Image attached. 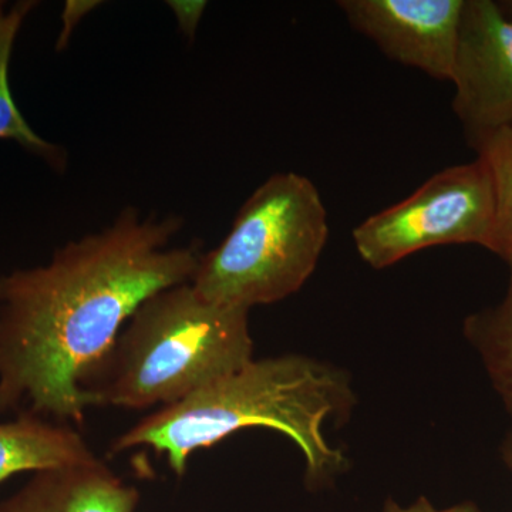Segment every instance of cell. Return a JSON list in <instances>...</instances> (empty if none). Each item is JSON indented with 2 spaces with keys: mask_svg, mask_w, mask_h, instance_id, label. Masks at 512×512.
Instances as JSON below:
<instances>
[{
  "mask_svg": "<svg viewBox=\"0 0 512 512\" xmlns=\"http://www.w3.org/2000/svg\"><path fill=\"white\" fill-rule=\"evenodd\" d=\"M35 6V2H18L9 12L0 15V140L15 141L33 156L42 158L53 170L63 171L67 165L66 151L40 137L29 126L10 89L9 67L16 36Z\"/></svg>",
  "mask_w": 512,
  "mask_h": 512,
  "instance_id": "cell-10",
  "label": "cell"
},
{
  "mask_svg": "<svg viewBox=\"0 0 512 512\" xmlns=\"http://www.w3.org/2000/svg\"><path fill=\"white\" fill-rule=\"evenodd\" d=\"M328 238L316 185L305 175L274 174L242 204L221 244L201 255L190 284L229 308L281 302L311 278Z\"/></svg>",
  "mask_w": 512,
  "mask_h": 512,
  "instance_id": "cell-4",
  "label": "cell"
},
{
  "mask_svg": "<svg viewBox=\"0 0 512 512\" xmlns=\"http://www.w3.org/2000/svg\"><path fill=\"white\" fill-rule=\"evenodd\" d=\"M254 359L249 311L207 301L191 284L154 293L83 380L90 407L171 406Z\"/></svg>",
  "mask_w": 512,
  "mask_h": 512,
  "instance_id": "cell-3",
  "label": "cell"
},
{
  "mask_svg": "<svg viewBox=\"0 0 512 512\" xmlns=\"http://www.w3.org/2000/svg\"><path fill=\"white\" fill-rule=\"evenodd\" d=\"M3 5H5V3L0 2V15H2L3 12H5V6Z\"/></svg>",
  "mask_w": 512,
  "mask_h": 512,
  "instance_id": "cell-17",
  "label": "cell"
},
{
  "mask_svg": "<svg viewBox=\"0 0 512 512\" xmlns=\"http://www.w3.org/2000/svg\"><path fill=\"white\" fill-rule=\"evenodd\" d=\"M501 453H503L505 466L508 467L512 476V429L510 430V433L507 434V437H505Z\"/></svg>",
  "mask_w": 512,
  "mask_h": 512,
  "instance_id": "cell-15",
  "label": "cell"
},
{
  "mask_svg": "<svg viewBox=\"0 0 512 512\" xmlns=\"http://www.w3.org/2000/svg\"><path fill=\"white\" fill-rule=\"evenodd\" d=\"M493 221V184L487 165L477 157L444 168L410 197L370 215L353 229L352 238L367 265L384 269L427 248H487Z\"/></svg>",
  "mask_w": 512,
  "mask_h": 512,
  "instance_id": "cell-5",
  "label": "cell"
},
{
  "mask_svg": "<svg viewBox=\"0 0 512 512\" xmlns=\"http://www.w3.org/2000/svg\"><path fill=\"white\" fill-rule=\"evenodd\" d=\"M464 333L483 360L495 392L512 419V268L504 298L468 316Z\"/></svg>",
  "mask_w": 512,
  "mask_h": 512,
  "instance_id": "cell-11",
  "label": "cell"
},
{
  "mask_svg": "<svg viewBox=\"0 0 512 512\" xmlns=\"http://www.w3.org/2000/svg\"><path fill=\"white\" fill-rule=\"evenodd\" d=\"M183 227L178 215L126 208L46 264L0 276V414L83 420V380L138 306L190 284L202 254L197 245H173Z\"/></svg>",
  "mask_w": 512,
  "mask_h": 512,
  "instance_id": "cell-1",
  "label": "cell"
},
{
  "mask_svg": "<svg viewBox=\"0 0 512 512\" xmlns=\"http://www.w3.org/2000/svg\"><path fill=\"white\" fill-rule=\"evenodd\" d=\"M476 151L493 184L494 221L487 249L512 268V127L485 138Z\"/></svg>",
  "mask_w": 512,
  "mask_h": 512,
  "instance_id": "cell-12",
  "label": "cell"
},
{
  "mask_svg": "<svg viewBox=\"0 0 512 512\" xmlns=\"http://www.w3.org/2000/svg\"><path fill=\"white\" fill-rule=\"evenodd\" d=\"M498 8L504 13L505 18L512 20V0H500Z\"/></svg>",
  "mask_w": 512,
  "mask_h": 512,
  "instance_id": "cell-16",
  "label": "cell"
},
{
  "mask_svg": "<svg viewBox=\"0 0 512 512\" xmlns=\"http://www.w3.org/2000/svg\"><path fill=\"white\" fill-rule=\"evenodd\" d=\"M382 512H481V510L470 501H464V503L451 505L447 508H437L426 497H419L410 505H402L389 498L384 503Z\"/></svg>",
  "mask_w": 512,
  "mask_h": 512,
  "instance_id": "cell-13",
  "label": "cell"
},
{
  "mask_svg": "<svg viewBox=\"0 0 512 512\" xmlns=\"http://www.w3.org/2000/svg\"><path fill=\"white\" fill-rule=\"evenodd\" d=\"M450 82L454 113L474 150L512 127V20L494 0H464Z\"/></svg>",
  "mask_w": 512,
  "mask_h": 512,
  "instance_id": "cell-6",
  "label": "cell"
},
{
  "mask_svg": "<svg viewBox=\"0 0 512 512\" xmlns=\"http://www.w3.org/2000/svg\"><path fill=\"white\" fill-rule=\"evenodd\" d=\"M356 32L384 56L450 82L464 0H342Z\"/></svg>",
  "mask_w": 512,
  "mask_h": 512,
  "instance_id": "cell-7",
  "label": "cell"
},
{
  "mask_svg": "<svg viewBox=\"0 0 512 512\" xmlns=\"http://www.w3.org/2000/svg\"><path fill=\"white\" fill-rule=\"evenodd\" d=\"M205 5H207L205 2H170V8L177 16L178 26L190 39L194 37Z\"/></svg>",
  "mask_w": 512,
  "mask_h": 512,
  "instance_id": "cell-14",
  "label": "cell"
},
{
  "mask_svg": "<svg viewBox=\"0 0 512 512\" xmlns=\"http://www.w3.org/2000/svg\"><path fill=\"white\" fill-rule=\"evenodd\" d=\"M96 458L82 434L69 424L29 413L0 421V484L18 474Z\"/></svg>",
  "mask_w": 512,
  "mask_h": 512,
  "instance_id": "cell-9",
  "label": "cell"
},
{
  "mask_svg": "<svg viewBox=\"0 0 512 512\" xmlns=\"http://www.w3.org/2000/svg\"><path fill=\"white\" fill-rule=\"evenodd\" d=\"M352 406L348 377L328 363L302 355L252 359L181 402L148 414L114 439L110 453L150 448L183 477L198 450L237 431L275 430L301 450L306 485L319 490L349 466L323 429L332 417L348 416Z\"/></svg>",
  "mask_w": 512,
  "mask_h": 512,
  "instance_id": "cell-2",
  "label": "cell"
},
{
  "mask_svg": "<svg viewBox=\"0 0 512 512\" xmlns=\"http://www.w3.org/2000/svg\"><path fill=\"white\" fill-rule=\"evenodd\" d=\"M140 491L99 457L35 471L0 501V512H136Z\"/></svg>",
  "mask_w": 512,
  "mask_h": 512,
  "instance_id": "cell-8",
  "label": "cell"
}]
</instances>
